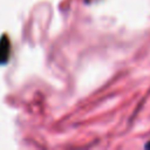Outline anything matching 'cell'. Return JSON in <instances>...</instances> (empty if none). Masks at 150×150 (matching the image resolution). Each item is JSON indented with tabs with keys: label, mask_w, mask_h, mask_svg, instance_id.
<instances>
[{
	"label": "cell",
	"mask_w": 150,
	"mask_h": 150,
	"mask_svg": "<svg viewBox=\"0 0 150 150\" xmlns=\"http://www.w3.org/2000/svg\"><path fill=\"white\" fill-rule=\"evenodd\" d=\"M9 55H11V42L7 35H2L0 39V64L7 63Z\"/></svg>",
	"instance_id": "6da1fadb"
},
{
	"label": "cell",
	"mask_w": 150,
	"mask_h": 150,
	"mask_svg": "<svg viewBox=\"0 0 150 150\" xmlns=\"http://www.w3.org/2000/svg\"><path fill=\"white\" fill-rule=\"evenodd\" d=\"M145 148H146V149H150V142H149V143H146V144H145Z\"/></svg>",
	"instance_id": "7a4b0ae2"
}]
</instances>
